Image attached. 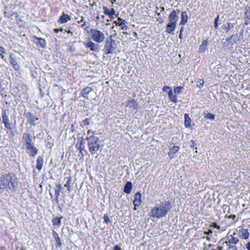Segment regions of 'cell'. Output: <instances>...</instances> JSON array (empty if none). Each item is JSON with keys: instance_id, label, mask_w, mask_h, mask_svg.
<instances>
[{"instance_id": "6da1fadb", "label": "cell", "mask_w": 250, "mask_h": 250, "mask_svg": "<svg viewBox=\"0 0 250 250\" xmlns=\"http://www.w3.org/2000/svg\"><path fill=\"white\" fill-rule=\"evenodd\" d=\"M172 208V202L170 201H167L158 205L152 209L150 212V215L154 218H162L167 215Z\"/></svg>"}, {"instance_id": "7a4b0ae2", "label": "cell", "mask_w": 250, "mask_h": 250, "mask_svg": "<svg viewBox=\"0 0 250 250\" xmlns=\"http://www.w3.org/2000/svg\"><path fill=\"white\" fill-rule=\"evenodd\" d=\"M2 186L6 189L13 190L17 187L18 181L16 177L12 173H9L3 176L1 178Z\"/></svg>"}, {"instance_id": "3957f363", "label": "cell", "mask_w": 250, "mask_h": 250, "mask_svg": "<svg viewBox=\"0 0 250 250\" xmlns=\"http://www.w3.org/2000/svg\"><path fill=\"white\" fill-rule=\"evenodd\" d=\"M88 146L91 153L94 154L98 150L100 145L98 143V139L94 136H91L88 139Z\"/></svg>"}, {"instance_id": "277c9868", "label": "cell", "mask_w": 250, "mask_h": 250, "mask_svg": "<svg viewBox=\"0 0 250 250\" xmlns=\"http://www.w3.org/2000/svg\"><path fill=\"white\" fill-rule=\"evenodd\" d=\"M89 37L97 43H102L105 39V36L102 32L96 29H91L89 32Z\"/></svg>"}, {"instance_id": "5b68a950", "label": "cell", "mask_w": 250, "mask_h": 250, "mask_svg": "<svg viewBox=\"0 0 250 250\" xmlns=\"http://www.w3.org/2000/svg\"><path fill=\"white\" fill-rule=\"evenodd\" d=\"M25 143L26 148L29 154L32 157H34L37 154V150L34 146H33L31 143V138L29 134H26L24 136Z\"/></svg>"}, {"instance_id": "8992f818", "label": "cell", "mask_w": 250, "mask_h": 250, "mask_svg": "<svg viewBox=\"0 0 250 250\" xmlns=\"http://www.w3.org/2000/svg\"><path fill=\"white\" fill-rule=\"evenodd\" d=\"M114 42L112 37L111 36L106 40L104 51L106 54H111L114 51Z\"/></svg>"}, {"instance_id": "52a82bcc", "label": "cell", "mask_w": 250, "mask_h": 250, "mask_svg": "<svg viewBox=\"0 0 250 250\" xmlns=\"http://www.w3.org/2000/svg\"><path fill=\"white\" fill-rule=\"evenodd\" d=\"M162 91L163 92H166L168 93L169 95V98L171 101L173 103H177V96L173 94L172 88L169 87L168 86H165L163 88Z\"/></svg>"}, {"instance_id": "ba28073f", "label": "cell", "mask_w": 250, "mask_h": 250, "mask_svg": "<svg viewBox=\"0 0 250 250\" xmlns=\"http://www.w3.org/2000/svg\"><path fill=\"white\" fill-rule=\"evenodd\" d=\"M141 203H142L141 194L139 192H138L135 194V196H134V199L133 201V204H134V208L136 209L137 207H138L141 205Z\"/></svg>"}, {"instance_id": "9c48e42d", "label": "cell", "mask_w": 250, "mask_h": 250, "mask_svg": "<svg viewBox=\"0 0 250 250\" xmlns=\"http://www.w3.org/2000/svg\"><path fill=\"white\" fill-rule=\"evenodd\" d=\"M240 238L242 240H247L249 238V233L246 229H241L239 231Z\"/></svg>"}, {"instance_id": "30bf717a", "label": "cell", "mask_w": 250, "mask_h": 250, "mask_svg": "<svg viewBox=\"0 0 250 250\" xmlns=\"http://www.w3.org/2000/svg\"><path fill=\"white\" fill-rule=\"evenodd\" d=\"M180 147L178 146H173L170 149V152L168 153V155L170 159L173 158V157L175 156L177 152L179 150Z\"/></svg>"}, {"instance_id": "8fae6325", "label": "cell", "mask_w": 250, "mask_h": 250, "mask_svg": "<svg viewBox=\"0 0 250 250\" xmlns=\"http://www.w3.org/2000/svg\"><path fill=\"white\" fill-rule=\"evenodd\" d=\"M176 23L175 22H170L166 28V30L168 33L171 34L175 30L176 28Z\"/></svg>"}, {"instance_id": "7c38bea8", "label": "cell", "mask_w": 250, "mask_h": 250, "mask_svg": "<svg viewBox=\"0 0 250 250\" xmlns=\"http://www.w3.org/2000/svg\"><path fill=\"white\" fill-rule=\"evenodd\" d=\"M240 36L239 35H235L232 36H230V37H229L227 39V40H226V42L224 44V45H226V44H230V43H231L232 42V44H233L234 43H236V42L238 41V39L240 38Z\"/></svg>"}, {"instance_id": "4fadbf2b", "label": "cell", "mask_w": 250, "mask_h": 250, "mask_svg": "<svg viewBox=\"0 0 250 250\" xmlns=\"http://www.w3.org/2000/svg\"><path fill=\"white\" fill-rule=\"evenodd\" d=\"M185 118V122L184 125L186 128H191L192 127V120L189 117V115L188 114H185L184 115Z\"/></svg>"}, {"instance_id": "5bb4252c", "label": "cell", "mask_w": 250, "mask_h": 250, "mask_svg": "<svg viewBox=\"0 0 250 250\" xmlns=\"http://www.w3.org/2000/svg\"><path fill=\"white\" fill-rule=\"evenodd\" d=\"M208 46V40L206 39L203 41L202 45L200 46L199 48V53H201L203 52H205Z\"/></svg>"}, {"instance_id": "9a60e30c", "label": "cell", "mask_w": 250, "mask_h": 250, "mask_svg": "<svg viewBox=\"0 0 250 250\" xmlns=\"http://www.w3.org/2000/svg\"><path fill=\"white\" fill-rule=\"evenodd\" d=\"M34 38L35 39L37 42V44L42 48H45L46 46V42L45 41L44 39L42 38H39L37 37H34Z\"/></svg>"}, {"instance_id": "2e32d148", "label": "cell", "mask_w": 250, "mask_h": 250, "mask_svg": "<svg viewBox=\"0 0 250 250\" xmlns=\"http://www.w3.org/2000/svg\"><path fill=\"white\" fill-rule=\"evenodd\" d=\"M132 184L130 182H127L126 185L125 186L124 192L127 194H130L131 192V190L132 189Z\"/></svg>"}, {"instance_id": "e0dca14e", "label": "cell", "mask_w": 250, "mask_h": 250, "mask_svg": "<svg viewBox=\"0 0 250 250\" xmlns=\"http://www.w3.org/2000/svg\"><path fill=\"white\" fill-rule=\"evenodd\" d=\"M70 20H71V18H70L69 16L68 15H64L62 16L61 17L59 18L58 20V22L60 24H64L68 22Z\"/></svg>"}, {"instance_id": "ac0fdd59", "label": "cell", "mask_w": 250, "mask_h": 250, "mask_svg": "<svg viewBox=\"0 0 250 250\" xmlns=\"http://www.w3.org/2000/svg\"><path fill=\"white\" fill-rule=\"evenodd\" d=\"M181 19V23H180L181 25H185L187 23L188 17L186 12H183L182 13Z\"/></svg>"}, {"instance_id": "d6986e66", "label": "cell", "mask_w": 250, "mask_h": 250, "mask_svg": "<svg viewBox=\"0 0 250 250\" xmlns=\"http://www.w3.org/2000/svg\"><path fill=\"white\" fill-rule=\"evenodd\" d=\"M87 46L88 48H90L92 51H99V49L98 46L95 45V44L92 43V42H89L87 43Z\"/></svg>"}, {"instance_id": "ffe728a7", "label": "cell", "mask_w": 250, "mask_h": 250, "mask_svg": "<svg viewBox=\"0 0 250 250\" xmlns=\"http://www.w3.org/2000/svg\"><path fill=\"white\" fill-rule=\"evenodd\" d=\"M177 18L176 11H173L169 16V19L170 22H176Z\"/></svg>"}, {"instance_id": "44dd1931", "label": "cell", "mask_w": 250, "mask_h": 250, "mask_svg": "<svg viewBox=\"0 0 250 250\" xmlns=\"http://www.w3.org/2000/svg\"><path fill=\"white\" fill-rule=\"evenodd\" d=\"M53 236L56 242L57 243V245L58 246V247H61V246L62 245L61 241L60 240V238L59 237L58 235L55 231H53Z\"/></svg>"}, {"instance_id": "7402d4cb", "label": "cell", "mask_w": 250, "mask_h": 250, "mask_svg": "<svg viewBox=\"0 0 250 250\" xmlns=\"http://www.w3.org/2000/svg\"><path fill=\"white\" fill-rule=\"evenodd\" d=\"M250 14H249V9L245 8V23L247 25H248L250 23Z\"/></svg>"}, {"instance_id": "603a6c76", "label": "cell", "mask_w": 250, "mask_h": 250, "mask_svg": "<svg viewBox=\"0 0 250 250\" xmlns=\"http://www.w3.org/2000/svg\"><path fill=\"white\" fill-rule=\"evenodd\" d=\"M43 159L41 158V157H39V158L37 159V165H36V167H37V169H38V170H41L42 168V167H43Z\"/></svg>"}, {"instance_id": "cb8c5ba5", "label": "cell", "mask_w": 250, "mask_h": 250, "mask_svg": "<svg viewBox=\"0 0 250 250\" xmlns=\"http://www.w3.org/2000/svg\"><path fill=\"white\" fill-rule=\"evenodd\" d=\"M3 122L5 123L6 127L8 129H10V127L9 123L8 122V117L6 116V114L5 112H3Z\"/></svg>"}, {"instance_id": "d4e9b609", "label": "cell", "mask_w": 250, "mask_h": 250, "mask_svg": "<svg viewBox=\"0 0 250 250\" xmlns=\"http://www.w3.org/2000/svg\"><path fill=\"white\" fill-rule=\"evenodd\" d=\"M91 91V88H86L82 91L81 94H82L84 96L87 97Z\"/></svg>"}, {"instance_id": "484cf974", "label": "cell", "mask_w": 250, "mask_h": 250, "mask_svg": "<svg viewBox=\"0 0 250 250\" xmlns=\"http://www.w3.org/2000/svg\"><path fill=\"white\" fill-rule=\"evenodd\" d=\"M204 117L207 118V119H210V120H214L215 115L213 114H211V113L208 112V113L205 114Z\"/></svg>"}, {"instance_id": "4316f807", "label": "cell", "mask_w": 250, "mask_h": 250, "mask_svg": "<svg viewBox=\"0 0 250 250\" xmlns=\"http://www.w3.org/2000/svg\"><path fill=\"white\" fill-rule=\"evenodd\" d=\"M105 9V14H106V15H109V13H110V16H109V17L111 18H111H112V16L114 15V11H112V10H111V9H107V8H104Z\"/></svg>"}, {"instance_id": "83f0119b", "label": "cell", "mask_w": 250, "mask_h": 250, "mask_svg": "<svg viewBox=\"0 0 250 250\" xmlns=\"http://www.w3.org/2000/svg\"><path fill=\"white\" fill-rule=\"evenodd\" d=\"M61 217H55V218H53V222L54 225L58 226L61 224Z\"/></svg>"}, {"instance_id": "f1b7e54d", "label": "cell", "mask_w": 250, "mask_h": 250, "mask_svg": "<svg viewBox=\"0 0 250 250\" xmlns=\"http://www.w3.org/2000/svg\"><path fill=\"white\" fill-rule=\"evenodd\" d=\"M233 27V25L231 23H228L225 25L224 27V30L226 31H229L231 29H232Z\"/></svg>"}, {"instance_id": "f546056e", "label": "cell", "mask_w": 250, "mask_h": 250, "mask_svg": "<svg viewBox=\"0 0 250 250\" xmlns=\"http://www.w3.org/2000/svg\"><path fill=\"white\" fill-rule=\"evenodd\" d=\"M204 84V79H199L197 83V87L201 88Z\"/></svg>"}, {"instance_id": "4dcf8cb0", "label": "cell", "mask_w": 250, "mask_h": 250, "mask_svg": "<svg viewBox=\"0 0 250 250\" xmlns=\"http://www.w3.org/2000/svg\"><path fill=\"white\" fill-rule=\"evenodd\" d=\"M10 62L11 63V64H12L13 66V68H14L15 69H16V70H18V65H17V63L16 62L15 60L13 59L11 57H10Z\"/></svg>"}, {"instance_id": "1f68e13d", "label": "cell", "mask_w": 250, "mask_h": 250, "mask_svg": "<svg viewBox=\"0 0 250 250\" xmlns=\"http://www.w3.org/2000/svg\"><path fill=\"white\" fill-rule=\"evenodd\" d=\"M239 242V240L238 238H235V237H232V238L230 240L229 243L231 244H236Z\"/></svg>"}, {"instance_id": "d6a6232c", "label": "cell", "mask_w": 250, "mask_h": 250, "mask_svg": "<svg viewBox=\"0 0 250 250\" xmlns=\"http://www.w3.org/2000/svg\"><path fill=\"white\" fill-rule=\"evenodd\" d=\"M183 89V88L182 87H175V88H174V91H175V94H180L181 93Z\"/></svg>"}, {"instance_id": "836d02e7", "label": "cell", "mask_w": 250, "mask_h": 250, "mask_svg": "<svg viewBox=\"0 0 250 250\" xmlns=\"http://www.w3.org/2000/svg\"><path fill=\"white\" fill-rule=\"evenodd\" d=\"M81 141H80V145H79V150H80V152L81 153L82 152H83V150H84V141H83V139L82 138Z\"/></svg>"}, {"instance_id": "e575fe53", "label": "cell", "mask_w": 250, "mask_h": 250, "mask_svg": "<svg viewBox=\"0 0 250 250\" xmlns=\"http://www.w3.org/2000/svg\"><path fill=\"white\" fill-rule=\"evenodd\" d=\"M61 186L59 185L57 186V189H56V200L58 202V198L59 195L60 193V190H61Z\"/></svg>"}, {"instance_id": "d590c367", "label": "cell", "mask_w": 250, "mask_h": 250, "mask_svg": "<svg viewBox=\"0 0 250 250\" xmlns=\"http://www.w3.org/2000/svg\"><path fill=\"white\" fill-rule=\"evenodd\" d=\"M220 19V16H217V17L215 19V23H214V27L215 28H217L218 27V21Z\"/></svg>"}, {"instance_id": "8d00e7d4", "label": "cell", "mask_w": 250, "mask_h": 250, "mask_svg": "<svg viewBox=\"0 0 250 250\" xmlns=\"http://www.w3.org/2000/svg\"><path fill=\"white\" fill-rule=\"evenodd\" d=\"M104 221L106 223H107V224H109L111 222V220H109V217L107 215H105L104 217Z\"/></svg>"}, {"instance_id": "74e56055", "label": "cell", "mask_w": 250, "mask_h": 250, "mask_svg": "<svg viewBox=\"0 0 250 250\" xmlns=\"http://www.w3.org/2000/svg\"><path fill=\"white\" fill-rule=\"evenodd\" d=\"M71 177H70L68 182H67L66 185H65V186H66L68 188V190H70V185H71Z\"/></svg>"}, {"instance_id": "f35d334b", "label": "cell", "mask_w": 250, "mask_h": 250, "mask_svg": "<svg viewBox=\"0 0 250 250\" xmlns=\"http://www.w3.org/2000/svg\"><path fill=\"white\" fill-rule=\"evenodd\" d=\"M183 31H184V26H182V28H181V29H180V34H179V38L180 39H182L183 38Z\"/></svg>"}, {"instance_id": "ab89813d", "label": "cell", "mask_w": 250, "mask_h": 250, "mask_svg": "<svg viewBox=\"0 0 250 250\" xmlns=\"http://www.w3.org/2000/svg\"><path fill=\"white\" fill-rule=\"evenodd\" d=\"M5 53V50L3 48L0 46V56H3Z\"/></svg>"}, {"instance_id": "60d3db41", "label": "cell", "mask_w": 250, "mask_h": 250, "mask_svg": "<svg viewBox=\"0 0 250 250\" xmlns=\"http://www.w3.org/2000/svg\"><path fill=\"white\" fill-rule=\"evenodd\" d=\"M114 250H116V249H121L120 247H117V246H115V247H114Z\"/></svg>"}, {"instance_id": "b9f144b4", "label": "cell", "mask_w": 250, "mask_h": 250, "mask_svg": "<svg viewBox=\"0 0 250 250\" xmlns=\"http://www.w3.org/2000/svg\"><path fill=\"white\" fill-rule=\"evenodd\" d=\"M249 245V243H248V244H247V249H248V250H249V247H248Z\"/></svg>"}]
</instances>
